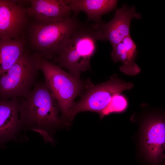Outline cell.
<instances>
[{"mask_svg":"<svg viewBox=\"0 0 165 165\" xmlns=\"http://www.w3.org/2000/svg\"><path fill=\"white\" fill-rule=\"evenodd\" d=\"M40 55L25 50L18 60L0 78V100L25 97L37 82Z\"/></svg>","mask_w":165,"mask_h":165,"instance_id":"5b68a950","label":"cell"},{"mask_svg":"<svg viewBox=\"0 0 165 165\" xmlns=\"http://www.w3.org/2000/svg\"><path fill=\"white\" fill-rule=\"evenodd\" d=\"M98 39L94 24H84L72 35L59 54L53 59L61 68L68 70L73 76L90 69V61Z\"/></svg>","mask_w":165,"mask_h":165,"instance_id":"277c9868","label":"cell"},{"mask_svg":"<svg viewBox=\"0 0 165 165\" xmlns=\"http://www.w3.org/2000/svg\"><path fill=\"white\" fill-rule=\"evenodd\" d=\"M27 9L13 0H0V39L21 38L28 23Z\"/></svg>","mask_w":165,"mask_h":165,"instance_id":"ba28073f","label":"cell"},{"mask_svg":"<svg viewBox=\"0 0 165 165\" xmlns=\"http://www.w3.org/2000/svg\"><path fill=\"white\" fill-rule=\"evenodd\" d=\"M132 83L126 82L117 77H111L107 81L97 85L91 83L88 85L79 100L75 103L69 114L70 122L79 112L91 111L100 115L106 109L112 98L123 91L131 89Z\"/></svg>","mask_w":165,"mask_h":165,"instance_id":"8992f818","label":"cell"},{"mask_svg":"<svg viewBox=\"0 0 165 165\" xmlns=\"http://www.w3.org/2000/svg\"><path fill=\"white\" fill-rule=\"evenodd\" d=\"M112 48L111 56L113 61L115 62L119 61L122 63L119 68L121 71L130 76L140 72V68L135 62L137 53L136 46L130 35Z\"/></svg>","mask_w":165,"mask_h":165,"instance_id":"7c38bea8","label":"cell"},{"mask_svg":"<svg viewBox=\"0 0 165 165\" xmlns=\"http://www.w3.org/2000/svg\"><path fill=\"white\" fill-rule=\"evenodd\" d=\"M40 70L43 74L46 84L59 107L61 117L65 125L70 124L69 114L76 98L82 94L90 82H84L72 75L49 60L41 57L38 61Z\"/></svg>","mask_w":165,"mask_h":165,"instance_id":"3957f363","label":"cell"},{"mask_svg":"<svg viewBox=\"0 0 165 165\" xmlns=\"http://www.w3.org/2000/svg\"><path fill=\"white\" fill-rule=\"evenodd\" d=\"M127 105V101L123 96L116 95L112 98L107 108L100 115V117L102 118L112 113L122 112L126 108Z\"/></svg>","mask_w":165,"mask_h":165,"instance_id":"9a60e30c","label":"cell"},{"mask_svg":"<svg viewBox=\"0 0 165 165\" xmlns=\"http://www.w3.org/2000/svg\"><path fill=\"white\" fill-rule=\"evenodd\" d=\"M135 7L130 8L124 4L116 12L113 18L107 23L95 24L98 40H108L114 46L130 35V22L134 18L139 19Z\"/></svg>","mask_w":165,"mask_h":165,"instance_id":"52a82bcc","label":"cell"},{"mask_svg":"<svg viewBox=\"0 0 165 165\" xmlns=\"http://www.w3.org/2000/svg\"><path fill=\"white\" fill-rule=\"evenodd\" d=\"M73 15L80 12L86 15L87 21H93L95 24L103 22L101 16L115 9L118 1L116 0H65Z\"/></svg>","mask_w":165,"mask_h":165,"instance_id":"8fae6325","label":"cell"},{"mask_svg":"<svg viewBox=\"0 0 165 165\" xmlns=\"http://www.w3.org/2000/svg\"><path fill=\"white\" fill-rule=\"evenodd\" d=\"M20 98L0 100V147L11 141L22 140L20 132L23 129L20 120Z\"/></svg>","mask_w":165,"mask_h":165,"instance_id":"9c48e42d","label":"cell"},{"mask_svg":"<svg viewBox=\"0 0 165 165\" xmlns=\"http://www.w3.org/2000/svg\"><path fill=\"white\" fill-rule=\"evenodd\" d=\"M165 143V124L161 120L151 123L146 129L144 144L150 160L159 161L162 157Z\"/></svg>","mask_w":165,"mask_h":165,"instance_id":"4fadbf2b","label":"cell"},{"mask_svg":"<svg viewBox=\"0 0 165 165\" xmlns=\"http://www.w3.org/2000/svg\"><path fill=\"white\" fill-rule=\"evenodd\" d=\"M84 24L74 15L46 23L33 22L28 30L31 46L41 57L53 59L73 34Z\"/></svg>","mask_w":165,"mask_h":165,"instance_id":"7a4b0ae2","label":"cell"},{"mask_svg":"<svg viewBox=\"0 0 165 165\" xmlns=\"http://www.w3.org/2000/svg\"><path fill=\"white\" fill-rule=\"evenodd\" d=\"M25 44L21 38L0 39V78L21 56Z\"/></svg>","mask_w":165,"mask_h":165,"instance_id":"5bb4252c","label":"cell"},{"mask_svg":"<svg viewBox=\"0 0 165 165\" xmlns=\"http://www.w3.org/2000/svg\"><path fill=\"white\" fill-rule=\"evenodd\" d=\"M27 8L29 18L34 22L46 23L71 16L72 11L65 0H31Z\"/></svg>","mask_w":165,"mask_h":165,"instance_id":"30bf717a","label":"cell"},{"mask_svg":"<svg viewBox=\"0 0 165 165\" xmlns=\"http://www.w3.org/2000/svg\"><path fill=\"white\" fill-rule=\"evenodd\" d=\"M60 112L56 101L45 82H37L20 100L19 116L23 129L39 133L45 142L52 143L50 131L65 125L59 115Z\"/></svg>","mask_w":165,"mask_h":165,"instance_id":"6da1fadb","label":"cell"}]
</instances>
